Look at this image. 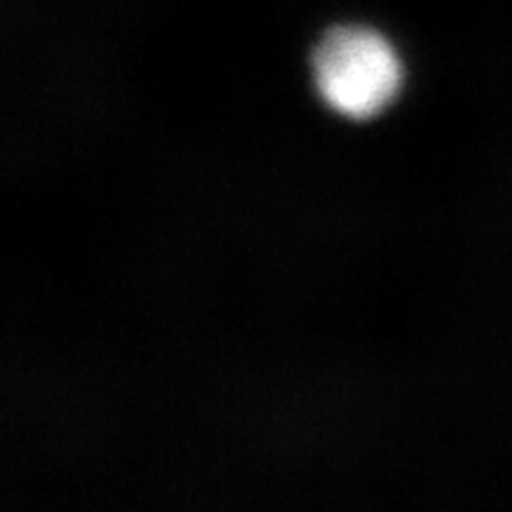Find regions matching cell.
<instances>
[{"mask_svg":"<svg viewBox=\"0 0 512 512\" xmlns=\"http://www.w3.org/2000/svg\"><path fill=\"white\" fill-rule=\"evenodd\" d=\"M313 81L325 105L349 119H368L394 100L401 64L387 38L366 27H335L311 55Z\"/></svg>","mask_w":512,"mask_h":512,"instance_id":"cell-1","label":"cell"}]
</instances>
